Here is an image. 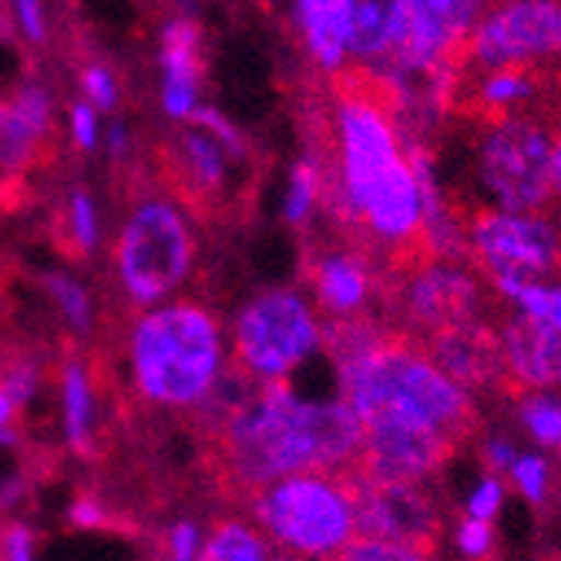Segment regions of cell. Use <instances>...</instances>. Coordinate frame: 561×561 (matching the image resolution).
Masks as SVG:
<instances>
[{
    "instance_id": "obj_1",
    "label": "cell",
    "mask_w": 561,
    "mask_h": 561,
    "mask_svg": "<svg viewBox=\"0 0 561 561\" xmlns=\"http://www.w3.org/2000/svg\"><path fill=\"white\" fill-rule=\"evenodd\" d=\"M216 488L239 501L302 471H346L364 431L340 400H302L286 380L260 383L229 417L198 434Z\"/></svg>"
},
{
    "instance_id": "obj_2",
    "label": "cell",
    "mask_w": 561,
    "mask_h": 561,
    "mask_svg": "<svg viewBox=\"0 0 561 561\" xmlns=\"http://www.w3.org/2000/svg\"><path fill=\"white\" fill-rule=\"evenodd\" d=\"M141 162L182 209L209 229L239 222L252 206L256 179L249 169L256 165V151L226 115L209 105H198L188 115V125L151 138Z\"/></svg>"
},
{
    "instance_id": "obj_3",
    "label": "cell",
    "mask_w": 561,
    "mask_h": 561,
    "mask_svg": "<svg viewBox=\"0 0 561 561\" xmlns=\"http://www.w3.org/2000/svg\"><path fill=\"white\" fill-rule=\"evenodd\" d=\"M128 364L138 400L156 411L192 414L226 370L222 323L198 299L162 302L131 323Z\"/></svg>"
},
{
    "instance_id": "obj_4",
    "label": "cell",
    "mask_w": 561,
    "mask_h": 561,
    "mask_svg": "<svg viewBox=\"0 0 561 561\" xmlns=\"http://www.w3.org/2000/svg\"><path fill=\"white\" fill-rule=\"evenodd\" d=\"M128 198L125 222L112 245V266L122 306L128 313L169 299L195 266V232L179 202L131 162L122 182Z\"/></svg>"
},
{
    "instance_id": "obj_5",
    "label": "cell",
    "mask_w": 561,
    "mask_h": 561,
    "mask_svg": "<svg viewBox=\"0 0 561 561\" xmlns=\"http://www.w3.org/2000/svg\"><path fill=\"white\" fill-rule=\"evenodd\" d=\"M239 504L273 545L296 558L336 561L356 538L353 494L343 471L289 474L242 494Z\"/></svg>"
},
{
    "instance_id": "obj_6",
    "label": "cell",
    "mask_w": 561,
    "mask_h": 561,
    "mask_svg": "<svg viewBox=\"0 0 561 561\" xmlns=\"http://www.w3.org/2000/svg\"><path fill=\"white\" fill-rule=\"evenodd\" d=\"M474 185L484 209L545 213L551 206V118L541 112L478 118L471 138Z\"/></svg>"
},
{
    "instance_id": "obj_7",
    "label": "cell",
    "mask_w": 561,
    "mask_h": 561,
    "mask_svg": "<svg viewBox=\"0 0 561 561\" xmlns=\"http://www.w3.org/2000/svg\"><path fill=\"white\" fill-rule=\"evenodd\" d=\"M465 245L474 270L488 276L497 296L518 286L561 279V222L545 213L471 209L461 216Z\"/></svg>"
},
{
    "instance_id": "obj_8",
    "label": "cell",
    "mask_w": 561,
    "mask_h": 561,
    "mask_svg": "<svg viewBox=\"0 0 561 561\" xmlns=\"http://www.w3.org/2000/svg\"><path fill=\"white\" fill-rule=\"evenodd\" d=\"M323 346L317 306L299 289H266L252 296L236 320L232 364L252 380H286Z\"/></svg>"
},
{
    "instance_id": "obj_9",
    "label": "cell",
    "mask_w": 561,
    "mask_h": 561,
    "mask_svg": "<svg viewBox=\"0 0 561 561\" xmlns=\"http://www.w3.org/2000/svg\"><path fill=\"white\" fill-rule=\"evenodd\" d=\"M380 299L393 317V327L417 340L447 327L488 320V293L478 270L457 260H424L380 276Z\"/></svg>"
},
{
    "instance_id": "obj_10",
    "label": "cell",
    "mask_w": 561,
    "mask_h": 561,
    "mask_svg": "<svg viewBox=\"0 0 561 561\" xmlns=\"http://www.w3.org/2000/svg\"><path fill=\"white\" fill-rule=\"evenodd\" d=\"M561 71V0H491L468 37L461 71Z\"/></svg>"
},
{
    "instance_id": "obj_11",
    "label": "cell",
    "mask_w": 561,
    "mask_h": 561,
    "mask_svg": "<svg viewBox=\"0 0 561 561\" xmlns=\"http://www.w3.org/2000/svg\"><path fill=\"white\" fill-rule=\"evenodd\" d=\"M346 484L353 494L356 538L397 541L421 551H437L440 541V507L424 484L374 481L356 468H346Z\"/></svg>"
},
{
    "instance_id": "obj_12",
    "label": "cell",
    "mask_w": 561,
    "mask_h": 561,
    "mask_svg": "<svg viewBox=\"0 0 561 561\" xmlns=\"http://www.w3.org/2000/svg\"><path fill=\"white\" fill-rule=\"evenodd\" d=\"M306 283L313 289V306L327 323L374 317V293L380 299V270L360 245L350 239H313L302 260Z\"/></svg>"
},
{
    "instance_id": "obj_13",
    "label": "cell",
    "mask_w": 561,
    "mask_h": 561,
    "mask_svg": "<svg viewBox=\"0 0 561 561\" xmlns=\"http://www.w3.org/2000/svg\"><path fill=\"white\" fill-rule=\"evenodd\" d=\"M360 431V457L350 468L374 481L424 484L457 454V447L447 437L407 421H370Z\"/></svg>"
},
{
    "instance_id": "obj_14",
    "label": "cell",
    "mask_w": 561,
    "mask_h": 561,
    "mask_svg": "<svg viewBox=\"0 0 561 561\" xmlns=\"http://www.w3.org/2000/svg\"><path fill=\"white\" fill-rule=\"evenodd\" d=\"M494 333L501 343L512 397L561 387V333L554 327L525 317L512 306L494 320Z\"/></svg>"
},
{
    "instance_id": "obj_15",
    "label": "cell",
    "mask_w": 561,
    "mask_h": 561,
    "mask_svg": "<svg viewBox=\"0 0 561 561\" xmlns=\"http://www.w3.org/2000/svg\"><path fill=\"white\" fill-rule=\"evenodd\" d=\"M421 343L431 353V360L468 393L474 390L512 393L501 343L494 333V320H471L461 327H447V330L431 333Z\"/></svg>"
},
{
    "instance_id": "obj_16",
    "label": "cell",
    "mask_w": 561,
    "mask_h": 561,
    "mask_svg": "<svg viewBox=\"0 0 561 561\" xmlns=\"http://www.w3.org/2000/svg\"><path fill=\"white\" fill-rule=\"evenodd\" d=\"M350 4L353 0H289L302 55L327 78L350 71Z\"/></svg>"
},
{
    "instance_id": "obj_17",
    "label": "cell",
    "mask_w": 561,
    "mask_h": 561,
    "mask_svg": "<svg viewBox=\"0 0 561 561\" xmlns=\"http://www.w3.org/2000/svg\"><path fill=\"white\" fill-rule=\"evenodd\" d=\"M162 68H165V91L162 105L172 118H188L198 105L195 94L206 78V41L202 27L192 18H172L162 27Z\"/></svg>"
},
{
    "instance_id": "obj_18",
    "label": "cell",
    "mask_w": 561,
    "mask_h": 561,
    "mask_svg": "<svg viewBox=\"0 0 561 561\" xmlns=\"http://www.w3.org/2000/svg\"><path fill=\"white\" fill-rule=\"evenodd\" d=\"M411 0H353L350 4V71L380 75L397 55Z\"/></svg>"
},
{
    "instance_id": "obj_19",
    "label": "cell",
    "mask_w": 561,
    "mask_h": 561,
    "mask_svg": "<svg viewBox=\"0 0 561 561\" xmlns=\"http://www.w3.org/2000/svg\"><path fill=\"white\" fill-rule=\"evenodd\" d=\"M457 101L478 115V118H504V115H525L538 112L545 78L535 71L518 68H491V71H465Z\"/></svg>"
},
{
    "instance_id": "obj_20",
    "label": "cell",
    "mask_w": 561,
    "mask_h": 561,
    "mask_svg": "<svg viewBox=\"0 0 561 561\" xmlns=\"http://www.w3.org/2000/svg\"><path fill=\"white\" fill-rule=\"evenodd\" d=\"M61 390H65V421H68V440L75 447L78 457H94V380L91 370L81 356L71 350H65L61 356Z\"/></svg>"
},
{
    "instance_id": "obj_21",
    "label": "cell",
    "mask_w": 561,
    "mask_h": 561,
    "mask_svg": "<svg viewBox=\"0 0 561 561\" xmlns=\"http://www.w3.org/2000/svg\"><path fill=\"white\" fill-rule=\"evenodd\" d=\"M327 202V172L323 162L313 148H306L299 162L289 172V188H286V202H283V216L289 226L302 229L310 222Z\"/></svg>"
},
{
    "instance_id": "obj_22",
    "label": "cell",
    "mask_w": 561,
    "mask_h": 561,
    "mask_svg": "<svg viewBox=\"0 0 561 561\" xmlns=\"http://www.w3.org/2000/svg\"><path fill=\"white\" fill-rule=\"evenodd\" d=\"M198 561H273L266 535L242 518H219L198 551Z\"/></svg>"
},
{
    "instance_id": "obj_23",
    "label": "cell",
    "mask_w": 561,
    "mask_h": 561,
    "mask_svg": "<svg viewBox=\"0 0 561 561\" xmlns=\"http://www.w3.org/2000/svg\"><path fill=\"white\" fill-rule=\"evenodd\" d=\"M55 242L68 260H84L98 242L94 202L84 188H75L71 198L55 213Z\"/></svg>"
},
{
    "instance_id": "obj_24",
    "label": "cell",
    "mask_w": 561,
    "mask_h": 561,
    "mask_svg": "<svg viewBox=\"0 0 561 561\" xmlns=\"http://www.w3.org/2000/svg\"><path fill=\"white\" fill-rule=\"evenodd\" d=\"M518 400H522L518 417L528 427V434L538 444H545V447L561 454V400L558 397H545V393H525Z\"/></svg>"
},
{
    "instance_id": "obj_25",
    "label": "cell",
    "mask_w": 561,
    "mask_h": 561,
    "mask_svg": "<svg viewBox=\"0 0 561 561\" xmlns=\"http://www.w3.org/2000/svg\"><path fill=\"white\" fill-rule=\"evenodd\" d=\"M515 306L518 313L535 317L561 333V279L558 283H535V286H518L507 296H501Z\"/></svg>"
},
{
    "instance_id": "obj_26",
    "label": "cell",
    "mask_w": 561,
    "mask_h": 561,
    "mask_svg": "<svg viewBox=\"0 0 561 561\" xmlns=\"http://www.w3.org/2000/svg\"><path fill=\"white\" fill-rule=\"evenodd\" d=\"M507 474H512L515 488H518L535 507H541V504L548 501L551 484H554V474H551L548 457H541V454H522Z\"/></svg>"
},
{
    "instance_id": "obj_27",
    "label": "cell",
    "mask_w": 561,
    "mask_h": 561,
    "mask_svg": "<svg viewBox=\"0 0 561 561\" xmlns=\"http://www.w3.org/2000/svg\"><path fill=\"white\" fill-rule=\"evenodd\" d=\"M336 561H434L431 551L397 545V541H377V538H353Z\"/></svg>"
},
{
    "instance_id": "obj_28",
    "label": "cell",
    "mask_w": 561,
    "mask_h": 561,
    "mask_svg": "<svg viewBox=\"0 0 561 561\" xmlns=\"http://www.w3.org/2000/svg\"><path fill=\"white\" fill-rule=\"evenodd\" d=\"M44 286L50 289V296L58 299L61 313L71 320V327H75L78 333H88V330H91V306H88V293H84L75 279H68V276H61V273L44 276Z\"/></svg>"
},
{
    "instance_id": "obj_29",
    "label": "cell",
    "mask_w": 561,
    "mask_h": 561,
    "mask_svg": "<svg viewBox=\"0 0 561 561\" xmlns=\"http://www.w3.org/2000/svg\"><path fill=\"white\" fill-rule=\"evenodd\" d=\"M78 81H81V88H84V94L94 101L98 108H115L118 105V78L112 75V68L108 65H101V61H84L81 68H78Z\"/></svg>"
},
{
    "instance_id": "obj_30",
    "label": "cell",
    "mask_w": 561,
    "mask_h": 561,
    "mask_svg": "<svg viewBox=\"0 0 561 561\" xmlns=\"http://www.w3.org/2000/svg\"><path fill=\"white\" fill-rule=\"evenodd\" d=\"M68 522L81 531H118L125 528L115 515L112 507H105V501H98L91 494H78L68 507Z\"/></svg>"
},
{
    "instance_id": "obj_31",
    "label": "cell",
    "mask_w": 561,
    "mask_h": 561,
    "mask_svg": "<svg viewBox=\"0 0 561 561\" xmlns=\"http://www.w3.org/2000/svg\"><path fill=\"white\" fill-rule=\"evenodd\" d=\"M457 548H461V554L471 561H488L494 551V525L478 522V518H465L461 525H457Z\"/></svg>"
},
{
    "instance_id": "obj_32",
    "label": "cell",
    "mask_w": 561,
    "mask_h": 561,
    "mask_svg": "<svg viewBox=\"0 0 561 561\" xmlns=\"http://www.w3.org/2000/svg\"><path fill=\"white\" fill-rule=\"evenodd\" d=\"M162 561H198V528L192 522H179L162 538Z\"/></svg>"
},
{
    "instance_id": "obj_33",
    "label": "cell",
    "mask_w": 561,
    "mask_h": 561,
    "mask_svg": "<svg viewBox=\"0 0 561 561\" xmlns=\"http://www.w3.org/2000/svg\"><path fill=\"white\" fill-rule=\"evenodd\" d=\"M501 501H504V484H501L494 474H488V478L474 488V494H471V501H468V518L494 522Z\"/></svg>"
},
{
    "instance_id": "obj_34",
    "label": "cell",
    "mask_w": 561,
    "mask_h": 561,
    "mask_svg": "<svg viewBox=\"0 0 561 561\" xmlns=\"http://www.w3.org/2000/svg\"><path fill=\"white\" fill-rule=\"evenodd\" d=\"M0 561H34V535L24 525H0Z\"/></svg>"
},
{
    "instance_id": "obj_35",
    "label": "cell",
    "mask_w": 561,
    "mask_h": 561,
    "mask_svg": "<svg viewBox=\"0 0 561 561\" xmlns=\"http://www.w3.org/2000/svg\"><path fill=\"white\" fill-rule=\"evenodd\" d=\"M18 14H21V27L27 31L31 41L44 44L47 41V27H44V8L41 0H18Z\"/></svg>"
},
{
    "instance_id": "obj_36",
    "label": "cell",
    "mask_w": 561,
    "mask_h": 561,
    "mask_svg": "<svg viewBox=\"0 0 561 561\" xmlns=\"http://www.w3.org/2000/svg\"><path fill=\"white\" fill-rule=\"evenodd\" d=\"M71 128H75V145L91 151L94 138H98V128H94V112L88 105H75L71 108Z\"/></svg>"
},
{
    "instance_id": "obj_37",
    "label": "cell",
    "mask_w": 561,
    "mask_h": 561,
    "mask_svg": "<svg viewBox=\"0 0 561 561\" xmlns=\"http://www.w3.org/2000/svg\"><path fill=\"white\" fill-rule=\"evenodd\" d=\"M484 457H488V465H491L494 471H501V474H507V471H512V465L518 461V454H515L512 440H504V437H491V440L484 444Z\"/></svg>"
},
{
    "instance_id": "obj_38",
    "label": "cell",
    "mask_w": 561,
    "mask_h": 561,
    "mask_svg": "<svg viewBox=\"0 0 561 561\" xmlns=\"http://www.w3.org/2000/svg\"><path fill=\"white\" fill-rule=\"evenodd\" d=\"M551 198L561 202V112L551 118Z\"/></svg>"
},
{
    "instance_id": "obj_39",
    "label": "cell",
    "mask_w": 561,
    "mask_h": 561,
    "mask_svg": "<svg viewBox=\"0 0 561 561\" xmlns=\"http://www.w3.org/2000/svg\"><path fill=\"white\" fill-rule=\"evenodd\" d=\"M18 414H21V411H18V403H14L4 390H0V431H4L11 421H18Z\"/></svg>"
},
{
    "instance_id": "obj_40",
    "label": "cell",
    "mask_w": 561,
    "mask_h": 561,
    "mask_svg": "<svg viewBox=\"0 0 561 561\" xmlns=\"http://www.w3.org/2000/svg\"><path fill=\"white\" fill-rule=\"evenodd\" d=\"M11 440V434H4V431H0V444H8Z\"/></svg>"
},
{
    "instance_id": "obj_41",
    "label": "cell",
    "mask_w": 561,
    "mask_h": 561,
    "mask_svg": "<svg viewBox=\"0 0 561 561\" xmlns=\"http://www.w3.org/2000/svg\"><path fill=\"white\" fill-rule=\"evenodd\" d=\"M256 4H263V8H270V4H276V0H256Z\"/></svg>"
},
{
    "instance_id": "obj_42",
    "label": "cell",
    "mask_w": 561,
    "mask_h": 561,
    "mask_svg": "<svg viewBox=\"0 0 561 561\" xmlns=\"http://www.w3.org/2000/svg\"><path fill=\"white\" fill-rule=\"evenodd\" d=\"M273 561H293V558H273Z\"/></svg>"
},
{
    "instance_id": "obj_43",
    "label": "cell",
    "mask_w": 561,
    "mask_h": 561,
    "mask_svg": "<svg viewBox=\"0 0 561 561\" xmlns=\"http://www.w3.org/2000/svg\"><path fill=\"white\" fill-rule=\"evenodd\" d=\"M488 561H494V558H488Z\"/></svg>"
},
{
    "instance_id": "obj_44",
    "label": "cell",
    "mask_w": 561,
    "mask_h": 561,
    "mask_svg": "<svg viewBox=\"0 0 561 561\" xmlns=\"http://www.w3.org/2000/svg\"><path fill=\"white\" fill-rule=\"evenodd\" d=\"M159 561H162V558H159Z\"/></svg>"
}]
</instances>
